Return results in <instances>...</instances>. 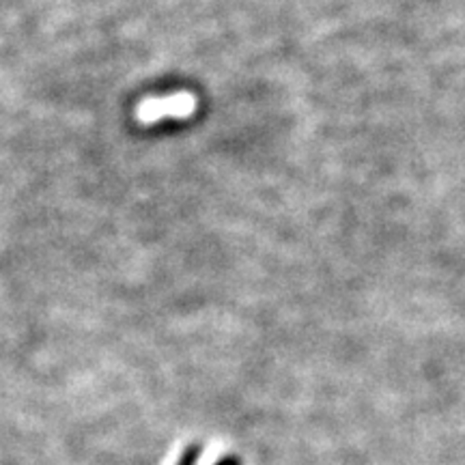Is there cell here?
I'll use <instances>...</instances> for the list:
<instances>
[{"instance_id":"1","label":"cell","mask_w":465,"mask_h":465,"mask_svg":"<svg viewBox=\"0 0 465 465\" xmlns=\"http://www.w3.org/2000/svg\"><path fill=\"white\" fill-rule=\"evenodd\" d=\"M196 110V97L188 91L162 97H147L136 106V121L141 125H155L164 119H188Z\"/></svg>"},{"instance_id":"2","label":"cell","mask_w":465,"mask_h":465,"mask_svg":"<svg viewBox=\"0 0 465 465\" xmlns=\"http://www.w3.org/2000/svg\"><path fill=\"white\" fill-rule=\"evenodd\" d=\"M199 457H201V444H192L183 450V455H182V459H179L177 465H196Z\"/></svg>"},{"instance_id":"3","label":"cell","mask_w":465,"mask_h":465,"mask_svg":"<svg viewBox=\"0 0 465 465\" xmlns=\"http://www.w3.org/2000/svg\"><path fill=\"white\" fill-rule=\"evenodd\" d=\"M213 465H242V461L235 455H226V457H223V459H220V461H216Z\"/></svg>"}]
</instances>
